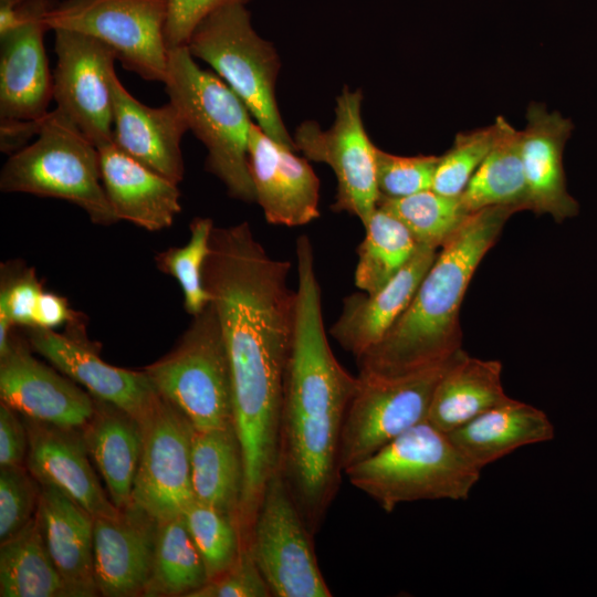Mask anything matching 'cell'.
<instances>
[{
	"instance_id": "cell-1",
	"label": "cell",
	"mask_w": 597,
	"mask_h": 597,
	"mask_svg": "<svg viewBox=\"0 0 597 597\" xmlns=\"http://www.w3.org/2000/svg\"><path fill=\"white\" fill-rule=\"evenodd\" d=\"M291 262L273 258L245 221L214 227L203 282L228 352L233 425L244 464L240 524L252 527L279 463L283 388L296 294Z\"/></svg>"
},
{
	"instance_id": "cell-2",
	"label": "cell",
	"mask_w": 597,
	"mask_h": 597,
	"mask_svg": "<svg viewBox=\"0 0 597 597\" xmlns=\"http://www.w3.org/2000/svg\"><path fill=\"white\" fill-rule=\"evenodd\" d=\"M295 324L281 410L279 463L314 533L338 488L339 442L358 376L341 365L325 332L315 262L297 263Z\"/></svg>"
},
{
	"instance_id": "cell-3",
	"label": "cell",
	"mask_w": 597,
	"mask_h": 597,
	"mask_svg": "<svg viewBox=\"0 0 597 597\" xmlns=\"http://www.w3.org/2000/svg\"><path fill=\"white\" fill-rule=\"evenodd\" d=\"M515 212L494 206L468 216L442 244L409 306L384 338L357 358L359 374L401 376L444 362L461 349L459 313L464 294Z\"/></svg>"
},
{
	"instance_id": "cell-4",
	"label": "cell",
	"mask_w": 597,
	"mask_h": 597,
	"mask_svg": "<svg viewBox=\"0 0 597 597\" xmlns=\"http://www.w3.org/2000/svg\"><path fill=\"white\" fill-rule=\"evenodd\" d=\"M386 512L420 500H467L481 469L428 420L408 429L344 472Z\"/></svg>"
},
{
	"instance_id": "cell-5",
	"label": "cell",
	"mask_w": 597,
	"mask_h": 597,
	"mask_svg": "<svg viewBox=\"0 0 597 597\" xmlns=\"http://www.w3.org/2000/svg\"><path fill=\"white\" fill-rule=\"evenodd\" d=\"M164 84L188 130L205 145L207 170L232 198L255 202L248 159L253 122L241 98L221 77L200 69L186 45L169 50Z\"/></svg>"
},
{
	"instance_id": "cell-6",
	"label": "cell",
	"mask_w": 597,
	"mask_h": 597,
	"mask_svg": "<svg viewBox=\"0 0 597 597\" xmlns=\"http://www.w3.org/2000/svg\"><path fill=\"white\" fill-rule=\"evenodd\" d=\"M0 189L69 201L96 224L119 221L104 189L97 146L57 108L43 117L33 143L10 155Z\"/></svg>"
},
{
	"instance_id": "cell-7",
	"label": "cell",
	"mask_w": 597,
	"mask_h": 597,
	"mask_svg": "<svg viewBox=\"0 0 597 597\" xmlns=\"http://www.w3.org/2000/svg\"><path fill=\"white\" fill-rule=\"evenodd\" d=\"M186 46L241 98L255 124L274 140L296 150L275 100L279 56L273 45L254 31L243 2L229 3L209 14Z\"/></svg>"
},
{
	"instance_id": "cell-8",
	"label": "cell",
	"mask_w": 597,
	"mask_h": 597,
	"mask_svg": "<svg viewBox=\"0 0 597 597\" xmlns=\"http://www.w3.org/2000/svg\"><path fill=\"white\" fill-rule=\"evenodd\" d=\"M144 370L156 390L187 417L195 430L233 423L229 357L211 302L192 316L172 350Z\"/></svg>"
},
{
	"instance_id": "cell-9",
	"label": "cell",
	"mask_w": 597,
	"mask_h": 597,
	"mask_svg": "<svg viewBox=\"0 0 597 597\" xmlns=\"http://www.w3.org/2000/svg\"><path fill=\"white\" fill-rule=\"evenodd\" d=\"M454 355L401 376L358 374L359 385L348 405L341 432L343 472L427 420L433 390Z\"/></svg>"
},
{
	"instance_id": "cell-10",
	"label": "cell",
	"mask_w": 597,
	"mask_h": 597,
	"mask_svg": "<svg viewBox=\"0 0 597 597\" xmlns=\"http://www.w3.org/2000/svg\"><path fill=\"white\" fill-rule=\"evenodd\" d=\"M304 521L277 465L254 519L250 552L275 597H331Z\"/></svg>"
},
{
	"instance_id": "cell-11",
	"label": "cell",
	"mask_w": 597,
	"mask_h": 597,
	"mask_svg": "<svg viewBox=\"0 0 597 597\" xmlns=\"http://www.w3.org/2000/svg\"><path fill=\"white\" fill-rule=\"evenodd\" d=\"M166 19L167 0H65L45 14L49 30L94 36L115 51L125 69L163 83L169 53Z\"/></svg>"
},
{
	"instance_id": "cell-12",
	"label": "cell",
	"mask_w": 597,
	"mask_h": 597,
	"mask_svg": "<svg viewBox=\"0 0 597 597\" xmlns=\"http://www.w3.org/2000/svg\"><path fill=\"white\" fill-rule=\"evenodd\" d=\"M363 94L347 86L336 100L333 125L322 130L314 121L303 122L293 136L296 151L308 160L324 163L337 179L332 208L360 220L365 226L377 209L376 146L362 119Z\"/></svg>"
},
{
	"instance_id": "cell-13",
	"label": "cell",
	"mask_w": 597,
	"mask_h": 597,
	"mask_svg": "<svg viewBox=\"0 0 597 597\" xmlns=\"http://www.w3.org/2000/svg\"><path fill=\"white\" fill-rule=\"evenodd\" d=\"M143 450L133 504L157 522L182 515L195 501L191 482L193 427L160 394L139 419Z\"/></svg>"
},
{
	"instance_id": "cell-14",
	"label": "cell",
	"mask_w": 597,
	"mask_h": 597,
	"mask_svg": "<svg viewBox=\"0 0 597 597\" xmlns=\"http://www.w3.org/2000/svg\"><path fill=\"white\" fill-rule=\"evenodd\" d=\"M56 66L53 98L97 148L113 142L112 76L115 51L98 39L69 29H54Z\"/></svg>"
},
{
	"instance_id": "cell-15",
	"label": "cell",
	"mask_w": 597,
	"mask_h": 597,
	"mask_svg": "<svg viewBox=\"0 0 597 597\" xmlns=\"http://www.w3.org/2000/svg\"><path fill=\"white\" fill-rule=\"evenodd\" d=\"M53 0H23L11 14V29L0 33V119L40 121L53 98L43 35Z\"/></svg>"
},
{
	"instance_id": "cell-16",
	"label": "cell",
	"mask_w": 597,
	"mask_h": 597,
	"mask_svg": "<svg viewBox=\"0 0 597 597\" xmlns=\"http://www.w3.org/2000/svg\"><path fill=\"white\" fill-rule=\"evenodd\" d=\"M55 369L12 337L8 352L0 357L1 402L36 421L82 428L94 412V398Z\"/></svg>"
},
{
	"instance_id": "cell-17",
	"label": "cell",
	"mask_w": 597,
	"mask_h": 597,
	"mask_svg": "<svg viewBox=\"0 0 597 597\" xmlns=\"http://www.w3.org/2000/svg\"><path fill=\"white\" fill-rule=\"evenodd\" d=\"M30 347L60 373L82 385L95 399L109 402L140 419L159 392L142 371L104 362L78 329L59 334L54 329L25 327Z\"/></svg>"
},
{
	"instance_id": "cell-18",
	"label": "cell",
	"mask_w": 597,
	"mask_h": 597,
	"mask_svg": "<svg viewBox=\"0 0 597 597\" xmlns=\"http://www.w3.org/2000/svg\"><path fill=\"white\" fill-rule=\"evenodd\" d=\"M274 140L258 124L249 134V169L255 202L271 224L298 227L320 217V180L308 159Z\"/></svg>"
},
{
	"instance_id": "cell-19",
	"label": "cell",
	"mask_w": 597,
	"mask_h": 597,
	"mask_svg": "<svg viewBox=\"0 0 597 597\" xmlns=\"http://www.w3.org/2000/svg\"><path fill=\"white\" fill-rule=\"evenodd\" d=\"M21 417L29 437L25 465L39 483L59 488L93 517L118 516L93 469L82 429Z\"/></svg>"
},
{
	"instance_id": "cell-20",
	"label": "cell",
	"mask_w": 597,
	"mask_h": 597,
	"mask_svg": "<svg viewBox=\"0 0 597 597\" xmlns=\"http://www.w3.org/2000/svg\"><path fill=\"white\" fill-rule=\"evenodd\" d=\"M158 523L135 504L115 517H94V577L98 595H144L151 573Z\"/></svg>"
},
{
	"instance_id": "cell-21",
	"label": "cell",
	"mask_w": 597,
	"mask_h": 597,
	"mask_svg": "<svg viewBox=\"0 0 597 597\" xmlns=\"http://www.w3.org/2000/svg\"><path fill=\"white\" fill-rule=\"evenodd\" d=\"M113 143L124 153L175 184L184 179L181 140L188 125L169 102L159 107L144 105L112 76Z\"/></svg>"
},
{
	"instance_id": "cell-22",
	"label": "cell",
	"mask_w": 597,
	"mask_h": 597,
	"mask_svg": "<svg viewBox=\"0 0 597 597\" xmlns=\"http://www.w3.org/2000/svg\"><path fill=\"white\" fill-rule=\"evenodd\" d=\"M527 124L521 130V155L527 188L528 210L548 213L562 222L577 216L578 202L567 191L563 153L574 124L559 112L548 113L531 102Z\"/></svg>"
},
{
	"instance_id": "cell-23",
	"label": "cell",
	"mask_w": 597,
	"mask_h": 597,
	"mask_svg": "<svg viewBox=\"0 0 597 597\" xmlns=\"http://www.w3.org/2000/svg\"><path fill=\"white\" fill-rule=\"evenodd\" d=\"M438 249L418 245L404 268L374 293L356 292L343 298L329 334L357 358L378 344L412 301Z\"/></svg>"
},
{
	"instance_id": "cell-24",
	"label": "cell",
	"mask_w": 597,
	"mask_h": 597,
	"mask_svg": "<svg viewBox=\"0 0 597 597\" xmlns=\"http://www.w3.org/2000/svg\"><path fill=\"white\" fill-rule=\"evenodd\" d=\"M98 150L102 181L117 219L148 231L169 228L181 211L178 184L140 164L113 142Z\"/></svg>"
},
{
	"instance_id": "cell-25",
	"label": "cell",
	"mask_w": 597,
	"mask_h": 597,
	"mask_svg": "<svg viewBox=\"0 0 597 597\" xmlns=\"http://www.w3.org/2000/svg\"><path fill=\"white\" fill-rule=\"evenodd\" d=\"M35 516L50 557L73 597L98 596L94 577V517L51 484L41 485Z\"/></svg>"
},
{
	"instance_id": "cell-26",
	"label": "cell",
	"mask_w": 597,
	"mask_h": 597,
	"mask_svg": "<svg viewBox=\"0 0 597 597\" xmlns=\"http://www.w3.org/2000/svg\"><path fill=\"white\" fill-rule=\"evenodd\" d=\"M94 401V412L81 428L83 439L113 504L122 511L133 504L143 450L142 423L109 402L95 398Z\"/></svg>"
},
{
	"instance_id": "cell-27",
	"label": "cell",
	"mask_w": 597,
	"mask_h": 597,
	"mask_svg": "<svg viewBox=\"0 0 597 597\" xmlns=\"http://www.w3.org/2000/svg\"><path fill=\"white\" fill-rule=\"evenodd\" d=\"M449 437L460 452L482 470L521 447L552 440L555 429L543 410L510 398Z\"/></svg>"
},
{
	"instance_id": "cell-28",
	"label": "cell",
	"mask_w": 597,
	"mask_h": 597,
	"mask_svg": "<svg viewBox=\"0 0 597 597\" xmlns=\"http://www.w3.org/2000/svg\"><path fill=\"white\" fill-rule=\"evenodd\" d=\"M501 374L499 360L474 358L460 349L433 390L427 420L449 434L509 400Z\"/></svg>"
},
{
	"instance_id": "cell-29",
	"label": "cell",
	"mask_w": 597,
	"mask_h": 597,
	"mask_svg": "<svg viewBox=\"0 0 597 597\" xmlns=\"http://www.w3.org/2000/svg\"><path fill=\"white\" fill-rule=\"evenodd\" d=\"M191 482L195 500L222 511L239 522L244 464L233 423L193 431Z\"/></svg>"
},
{
	"instance_id": "cell-30",
	"label": "cell",
	"mask_w": 597,
	"mask_h": 597,
	"mask_svg": "<svg viewBox=\"0 0 597 597\" xmlns=\"http://www.w3.org/2000/svg\"><path fill=\"white\" fill-rule=\"evenodd\" d=\"M494 146L460 195L471 213L488 207L506 206L528 210L527 188L521 155V132L499 116Z\"/></svg>"
},
{
	"instance_id": "cell-31",
	"label": "cell",
	"mask_w": 597,
	"mask_h": 597,
	"mask_svg": "<svg viewBox=\"0 0 597 597\" xmlns=\"http://www.w3.org/2000/svg\"><path fill=\"white\" fill-rule=\"evenodd\" d=\"M1 597H73L46 549L36 516L0 543Z\"/></svg>"
},
{
	"instance_id": "cell-32",
	"label": "cell",
	"mask_w": 597,
	"mask_h": 597,
	"mask_svg": "<svg viewBox=\"0 0 597 597\" xmlns=\"http://www.w3.org/2000/svg\"><path fill=\"white\" fill-rule=\"evenodd\" d=\"M208 582L184 515L159 522L151 573L143 596L189 597Z\"/></svg>"
},
{
	"instance_id": "cell-33",
	"label": "cell",
	"mask_w": 597,
	"mask_h": 597,
	"mask_svg": "<svg viewBox=\"0 0 597 597\" xmlns=\"http://www.w3.org/2000/svg\"><path fill=\"white\" fill-rule=\"evenodd\" d=\"M364 228L365 237L357 248L354 282L360 291L374 293L404 268L418 244L397 218L379 208Z\"/></svg>"
},
{
	"instance_id": "cell-34",
	"label": "cell",
	"mask_w": 597,
	"mask_h": 597,
	"mask_svg": "<svg viewBox=\"0 0 597 597\" xmlns=\"http://www.w3.org/2000/svg\"><path fill=\"white\" fill-rule=\"evenodd\" d=\"M377 208L397 218L418 245L434 249L441 248L470 214L461 196H444L432 189L401 198L379 197Z\"/></svg>"
},
{
	"instance_id": "cell-35",
	"label": "cell",
	"mask_w": 597,
	"mask_h": 597,
	"mask_svg": "<svg viewBox=\"0 0 597 597\" xmlns=\"http://www.w3.org/2000/svg\"><path fill=\"white\" fill-rule=\"evenodd\" d=\"M189 241L182 247H171L155 258L157 268L172 276L184 294L188 314L201 313L211 302L203 282V268L210 252V239L214 228L210 218H195L190 226Z\"/></svg>"
},
{
	"instance_id": "cell-36",
	"label": "cell",
	"mask_w": 597,
	"mask_h": 597,
	"mask_svg": "<svg viewBox=\"0 0 597 597\" xmlns=\"http://www.w3.org/2000/svg\"><path fill=\"white\" fill-rule=\"evenodd\" d=\"M182 515L203 559L208 580L232 566L244 546L238 520L197 500Z\"/></svg>"
},
{
	"instance_id": "cell-37",
	"label": "cell",
	"mask_w": 597,
	"mask_h": 597,
	"mask_svg": "<svg viewBox=\"0 0 597 597\" xmlns=\"http://www.w3.org/2000/svg\"><path fill=\"white\" fill-rule=\"evenodd\" d=\"M496 137V122L488 127L457 134L451 148L440 156L431 189L444 196H460L494 146Z\"/></svg>"
},
{
	"instance_id": "cell-38",
	"label": "cell",
	"mask_w": 597,
	"mask_h": 597,
	"mask_svg": "<svg viewBox=\"0 0 597 597\" xmlns=\"http://www.w3.org/2000/svg\"><path fill=\"white\" fill-rule=\"evenodd\" d=\"M376 181L379 197L401 198L431 189L440 156H397L376 147Z\"/></svg>"
},
{
	"instance_id": "cell-39",
	"label": "cell",
	"mask_w": 597,
	"mask_h": 597,
	"mask_svg": "<svg viewBox=\"0 0 597 597\" xmlns=\"http://www.w3.org/2000/svg\"><path fill=\"white\" fill-rule=\"evenodd\" d=\"M40 493L41 484L27 465L0 468V543L34 517Z\"/></svg>"
},
{
	"instance_id": "cell-40",
	"label": "cell",
	"mask_w": 597,
	"mask_h": 597,
	"mask_svg": "<svg viewBox=\"0 0 597 597\" xmlns=\"http://www.w3.org/2000/svg\"><path fill=\"white\" fill-rule=\"evenodd\" d=\"M272 591L259 569L249 545L226 572L208 580L189 597H269Z\"/></svg>"
},
{
	"instance_id": "cell-41",
	"label": "cell",
	"mask_w": 597,
	"mask_h": 597,
	"mask_svg": "<svg viewBox=\"0 0 597 597\" xmlns=\"http://www.w3.org/2000/svg\"><path fill=\"white\" fill-rule=\"evenodd\" d=\"M43 290L33 269L3 282L0 291V314L15 326H34V315Z\"/></svg>"
},
{
	"instance_id": "cell-42",
	"label": "cell",
	"mask_w": 597,
	"mask_h": 597,
	"mask_svg": "<svg viewBox=\"0 0 597 597\" xmlns=\"http://www.w3.org/2000/svg\"><path fill=\"white\" fill-rule=\"evenodd\" d=\"M247 0H167L165 41L168 50L186 45L195 29L209 14L233 2Z\"/></svg>"
},
{
	"instance_id": "cell-43",
	"label": "cell",
	"mask_w": 597,
	"mask_h": 597,
	"mask_svg": "<svg viewBox=\"0 0 597 597\" xmlns=\"http://www.w3.org/2000/svg\"><path fill=\"white\" fill-rule=\"evenodd\" d=\"M29 437L22 417L0 404V468L25 465Z\"/></svg>"
},
{
	"instance_id": "cell-44",
	"label": "cell",
	"mask_w": 597,
	"mask_h": 597,
	"mask_svg": "<svg viewBox=\"0 0 597 597\" xmlns=\"http://www.w3.org/2000/svg\"><path fill=\"white\" fill-rule=\"evenodd\" d=\"M74 312L67 301L54 293L42 292L34 315V326L54 329L74 320Z\"/></svg>"
},
{
	"instance_id": "cell-45",
	"label": "cell",
	"mask_w": 597,
	"mask_h": 597,
	"mask_svg": "<svg viewBox=\"0 0 597 597\" xmlns=\"http://www.w3.org/2000/svg\"><path fill=\"white\" fill-rule=\"evenodd\" d=\"M43 119V118H42ZM42 119L40 121H10L0 119V149L9 156L27 146L33 136H38Z\"/></svg>"
},
{
	"instance_id": "cell-46",
	"label": "cell",
	"mask_w": 597,
	"mask_h": 597,
	"mask_svg": "<svg viewBox=\"0 0 597 597\" xmlns=\"http://www.w3.org/2000/svg\"><path fill=\"white\" fill-rule=\"evenodd\" d=\"M23 0H0V10L2 9H14Z\"/></svg>"
}]
</instances>
